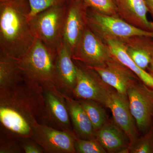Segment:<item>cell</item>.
<instances>
[{
	"label": "cell",
	"instance_id": "484cf974",
	"mask_svg": "<svg viewBox=\"0 0 153 153\" xmlns=\"http://www.w3.org/2000/svg\"><path fill=\"white\" fill-rule=\"evenodd\" d=\"M24 153L21 145V138L1 135L0 153Z\"/></svg>",
	"mask_w": 153,
	"mask_h": 153
},
{
	"label": "cell",
	"instance_id": "4dcf8cb0",
	"mask_svg": "<svg viewBox=\"0 0 153 153\" xmlns=\"http://www.w3.org/2000/svg\"></svg>",
	"mask_w": 153,
	"mask_h": 153
},
{
	"label": "cell",
	"instance_id": "30bf717a",
	"mask_svg": "<svg viewBox=\"0 0 153 153\" xmlns=\"http://www.w3.org/2000/svg\"><path fill=\"white\" fill-rule=\"evenodd\" d=\"M74 132L57 129L45 123L35 127L31 138L44 148L46 153H75Z\"/></svg>",
	"mask_w": 153,
	"mask_h": 153
},
{
	"label": "cell",
	"instance_id": "f546056e",
	"mask_svg": "<svg viewBox=\"0 0 153 153\" xmlns=\"http://www.w3.org/2000/svg\"><path fill=\"white\" fill-rule=\"evenodd\" d=\"M147 1H149L151 2L153 4V0H147Z\"/></svg>",
	"mask_w": 153,
	"mask_h": 153
},
{
	"label": "cell",
	"instance_id": "277c9868",
	"mask_svg": "<svg viewBox=\"0 0 153 153\" xmlns=\"http://www.w3.org/2000/svg\"><path fill=\"white\" fill-rule=\"evenodd\" d=\"M68 4L51 7L30 19L36 38L53 50L57 51L63 41V30Z\"/></svg>",
	"mask_w": 153,
	"mask_h": 153
},
{
	"label": "cell",
	"instance_id": "9a60e30c",
	"mask_svg": "<svg viewBox=\"0 0 153 153\" xmlns=\"http://www.w3.org/2000/svg\"><path fill=\"white\" fill-rule=\"evenodd\" d=\"M129 57L138 66L147 71L153 59V38L135 36L119 40Z\"/></svg>",
	"mask_w": 153,
	"mask_h": 153
},
{
	"label": "cell",
	"instance_id": "5bb4252c",
	"mask_svg": "<svg viewBox=\"0 0 153 153\" xmlns=\"http://www.w3.org/2000/svg\"><path fill=\"white\" fill-rule=\"evenodd\" d=\"M119 16L134 27L153 33V22L148 20L146 0H115Z\"/></svg>",
	"mask_w": 153,
	"mask_h": 153
},
{
	"label": "cell",
	"instance_id": "7c38bea8",
	"mask_svg": "<svg viewBox=\"0 0 153 153\" xmlns=\"http://www.w3.org/2000/svg\"><path fill=\"white\" fill-rule=\"evenodd\" d=\"M104 106L111 111L114 122L128 137L131 144L139 137L138 129L130 109L127 97L111 88Z\"/></svg>",
	"mask_w": 153,
	"mask_h": 153
},
{
	"label": "cell",
	"instance_id": "f1b7e54d",
	"mask_svg": "<svg viewBox=\"0 0 153 153\" xmlns=\"http://www.w3.org/2000/svg\"><path fill=\"white\" fill-rule=\"evenodd\" d=\"M148 71L149 73L153 77V59L151 62L149 66V68H148Z\"/></svg>",
	"mask_w": 153,
	"mask_h": 153
},
{
	"label": "cell",
	"instance_id": "7402d4cb",
	"mask_svg": "<svg viewBox=\"0 0 153 153\" xmlns=\"http://www.w3.org/2000/svg\"><path fill=\"white\" fill-rule=\"evenodd\" d=\"M128 153H153V125L143 136L130 145Z\"/></svg>",
	"mask_w": 153,
	"mask_h": 153
},
{
	"label": "cell",
	"instance_id": "2e32d148",
	"mask_svg": "<svg viewBox=\"0 0 153 153\" xmlns=\"http://www.w3.org/2000/svg\"><path fill=\"white\" fill-rule=\"evenodd\" d=\"M57 71L62 92L72 97L76 83V69L72 53L63 41L57 49Z\"/></svg>",
	"mask_w": 153,
	"mask_h": 153
},
{
	"label": "cell",
	"instance_id": "ac0fdd59",
	"mask_svg": "<svg viewBox=\"0 0 153 153\" xmlns=\"http://www.w3.org/2000/svg\"><path fill=\"white\" fill-rule=\"evenodd\" d=\"M63 95L66 99L73 131L77 137L85 140L96 138V132L78 100L64 92Z\"/></svg>",
	"mask_w": 153,
	"mask_h": 153
},
{
	"label": "cell",
	"instance_id": "d4e9b609",
	"mask_svg": "<svg viewBox=\"0 0 153 153\" xmlns=\"http://www.w3.org/2000/svg\"><path fill=\"white\" fill-rule=\"evenodd\" d=\"M72 1L73 0H29L31 8L29 19L30 20L37 14L51 7L68 3Z\"/></svg>",
	"mask_w": 153,
	"mask_h": 153
},
{
	"label": "cell",
	"instance_id": "83f0119b",
	"mask_svg": "<svg viewBox=\"0 0 153 153\" xmlns=\"http://www.w3.org/2000/svg\"><path fill=\"white\" fill-rule=\"evenodd\" d=\"M147 5L149 12L151 14V16L153 18V4L151 2L147 0H146Z\"/></svg>",
	"mask_w": 153,
	"mask_h": 153
},
{
	"label": "cell",
	"instance_id": "603a6c76",
	"mask_svg": "<svg viewBox=\"0 0 153 153\" xmlns=\"http://www.w3.org/2000/svg\"><path fill=\"white\" fill-rule=\"evenodd\" d=\"M74 148L77 153H105L106 151L97 138L85 140L76 137Z\"/></svg>",
	"mask_w": 153,
	"mask_h": 153
},
{
	"label": "cell",
	"instance_id": "7a4b0ae2",
	"mask_svg": "<svg viewBox=\"0 0 153 153\" xmlns=\"http://www.w3.org/2000/svg\"><path fill=\"white\" fill-rule=\"evenodd\" d=\"M29 0H0V55L22 58L36 41Z\"/></svg>",
	"mask_w": 153,
	"mask_h": 153
},
{
	"label": "cell",
	"instance_id": "52a82bcc",
	"mask_svg": "<svg viewBox=\"0 0 153 153\" xmlns=\"http://www.w3.org/2000/svg\"><path fill=\"white\" fill-rule=\"evenodd\" d=\"M113 57L108 45L86 27L76 44L72 59L88 66H101Z\"/></svg>",
	"mask_w": 153,
	"mask_h": 153
},
{
	"label": "cell",
	"instance_id": "e0dca14e",
	"mask_svg": "<svg viewBox=\"0 0 153 153\" xmlns=\"http://www.w3.org/2000/svg\"><path fill=\"white\" fill-rule=\"evenodd\" d=\"M96 138L107 152L128 153L131 145L128 137L114 122H108L97 131Z\"/></svg>",
	"mask_w": 153,
	"mask_h": 153
},
{
	"label": "cell",
	"instance_id": "4fadbf2b",
	"mask_svg": "<svg viewBox=\"0 0 153 153\" xmlns=\"http://www.w3.org/2000/svg\"><path fill=\"white\" fill-rule=\"evenodd\" d=\"M88 8L82 0H73L68 4L63 33V41L73 53L76 44L87 27Z\"/></svg>",
	"mask_w": 153,
	"mask_h": 153
},
{
	"label": "cell",
	"instance_id": "8fae6325",
	"mask_svg": "<svg viewBox=\"0 0 153 153\" xmlns=\"http://www.w3.org/2000/svg\"><path fill=\"white\" fill-rule=\"evenodd\" d=\"M87 66L94 70L103 82L126 97L129 88L141 81L132 71L113 56L101 66Z\"/></svg>",
	"mask_w": 153,
	"mask_h": 153
},
{
	"label": "cell",
	"instance_id": "6da1fadb",
	"mask_svg": "<svg viewBox=\"0 0 153 153\" xmlns=\"http://www.w3.org/2000/svg\"><path fill=\"white\" fill-rule=\"evenodd\" d=\"M39 123H45L42 85L26 79L14 87L0 89L1 135L31 138Z\"/></svg>",
	"mask_w": 153,
	"mask_h": 153
},
{
	"label": "cell",
	"instance_id": "5b68a950",
	"mask_svg": "<svg viewBox=\"0 0 153 153\" xmlns=\"http://www.w3.org/2000/svg\"><path fill=\"white\" fill-rule=\"evenodd\" d=\"M86 20L88 27L105 43L109 40H121L135 36L153 38V32L134 27L119 16L105 15L91 8L87 9Z\"/></svg>",
	"mask_w": 153,
	"mask_h": 153
},
{
	"label": "cell",
	"instance_id": "d6986e66",
	"mask_svg": "<svg viewBox=\"0 0 153 153\" xmlns=\"http://www.w3.org/2000/svg\"><path fill=\"white\" fill-rule=\"evenodd\" d=\"M26 79L18 59L0 55V89L11 88Z\"/></svg>",
	"mask_w": 153,
	"mask_h": 153
},
{
	"label": "cell",
	"instance_id": "4316f807",
	"mask_svg": "<svg viewBox=\"0 0 153 153\" xmlns=\"http://www.w3.org/2000/svg\"><path fill=\"white\" fill-rule=\"evenodd\" d=\"M21 143L24 153H46L44 148L31 138H21Z\"/></svg>",
	"mask_w": 153,
	"mask_h": 153
},
{
	"label": "cell",
	"instance_id": "cb8c5ba5",
	"mask_svg": "<svg viewBox=\"0 0 153 153\" xmlns=\"http://www.w3.org/2000/svg\"><path fill=\"white\" fill-rule=\"evenodd\" d=\"M87 6L99 13L119 16L115 0H82Z\"/></svg>",
	"mask_w": 153,
	"mask_h": 153
},
{
	"label": "cell",
	"instance_id": "ba28073f",
	"mask_svg": "<svg viewBox=\"0 0 153 153\" xmlns=\"http://www.w3.org/2000/svg\"><path fill=\"white\" fill-rule=\"evenodd\" d=\"M127 97L138 129L146 133L153 125V90L140 81L129 88Z\"/></svg>",
	"mask_w": 153,
	"mask_h": 153
},
{
	"label": "cell",
	"instance_id": "ffe728a7",
	"mask_svg": "<svg viewBox=\"0 0 153 153\" xmlns=\"http://www.w3.org/2000/svg\"><path fill=\"white\" fill-rule=\"evenodd\" d=\"M108 45L113 56L134 73L144 85L153 90V77L148 71L137 66L126 52L123 44L118 40H109Z\"/></svg>",
	"mask_w": 153,
	"mask_h": 153
},
{
	"label": "cell",
	"instance_id": "44dd1931",
	"mask_svg": "<svg viewBox=\"0 0 153 153\" xmlns=\"http://www.w3.org/2000/svg\"><path fill=\"white\" fill-rule=\"evenodd\" d=\"M78 100L87 114L97 132L108 122L103 105L97 102L89 100L79 99Z\"/></svg>",
	"mask_w": 153,
	"mask_h": 153
},
{
	"label": "cell",
	"instance_id": "9c48e42d",
	"mask_svg": "<svg viewBox=\"0 0 153 153\" xmlns=\"http://www.w3.org/2000/svg\"><path fill=\"white\" fill-rule=\"evenodd\" d=\"M45 123L57 129L74 132L63 92L53 85H42Z\"/></svg>",
	"mask_w": 153,
	"mask_h": 153
},
{
	"label": "cell",
	"instance_id": "8992f818",
	"mask_svg": "<svg viewBox=\"0 0 153 153\" xmlns=\"http://www.w3.org/2000/svg\"><path fill=\"white\" fill-rule=\"evenodd\" d=\"M74 61L76 76L72 97L94 100L104 106L107 96L112 88L103 82L92 68L78 61Z\"/></svg>",
	"mask_w": 153,
	"mask_h": 153
},
{
	"label": "cell",
	"instance_id": "3957f363",
	"mask_svg": "<svg viewBox=\"0 0 153 153\" xmlns=\"http://www.w3.org/2000/svg\"><path fill=\"white\" fill-rule=\"evenodd\" d=\"M57 51L36 38L32 47L19 60L26 79L42 85H53L62 91L57 71Z\"/></svg>",
	"mask_w": 153,
	"mask_h": 153
}]
</instances>
